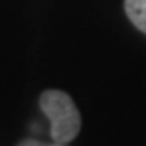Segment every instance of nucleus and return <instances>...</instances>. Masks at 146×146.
<instances>
[{"mask_svg": "<svg viewBox=\"0 0 146 146\" xmlns=\"http://www.w3.org/2000/svg\"><path fill=\"white\" fill-rule=\"evenodd\" d=\"M40 110L46 114L51 125V141L70 144L82 129V114L72 97L61 89H46L40 95Z\"/></svg>", "mask_w": 146, "mask_h": 146, "instance_id": "f257e3e1", "label": "nucleus"}, {"mask_svg": "<svg viewBox=\"0 0 146 146\" xmlns=\"http://www.w3.org/2000/svg\"><path fill=\"white\" fill-rule=\"evenodd\" d=\"M123 10L127 19L146 34V0H125Z\"/></svg>", "mask_w": 146, "mask_h": 146, "instance_id": "f03ea898", "label": "nucleus"}, {"mask_svg": "<svg viewBox=\"0 0 146 146\" xmlns=\"http://www.w3.org/2000/svg\"><path fill=\"white\" fill-rule=\"evenodd\" d=\"M17 146H68V144H61V142H42V141H36V139H25V141H21Z\"/></svg>", "mask_w": 146, "mask_h": 146, "instance_id": "7ed1b4c3", "label": "nucleus"}]
</instances>
